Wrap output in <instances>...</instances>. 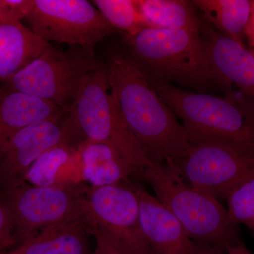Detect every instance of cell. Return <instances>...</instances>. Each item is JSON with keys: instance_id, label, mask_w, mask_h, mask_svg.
I'll return each mask as SVG.
<instances>
[{"instance_id": "cell-1", "label": "cell", "mask_w": 254, "mask_h": 254, "mask_svg": "<svg viewBox=\"0 0 254 254\" xmlns=\"http://www.w3.org/2000/svg\"><path fill=\"white\" fill-rule=\"evenodd\" d=\"M104 63L114 99L148 160L176 162L185 157L191 148L186 131L150 78L124 50L110 52Z\"/></svg>"}, {"instance_id": "cell-2", "label": "cell", "mask_w": 254, "mask_h": 254, "mask_svg": "<svg viewBox=\"0 0 254 254\" xmlns=\"http://www.w3.org/2000/svg\"><path fill=\"white\" fill-rule=\"evenodd\" d=\"M124 43V51L150 80L199 93L218 87L199 32L146 27Z\"/></svg>"}, {"instance_id": "cell-3", "label": "cell", "mask_w": 254, "mask_h": 254, "mask_svg": "<svg viewBox=\"0 0 254 254\" xmlns=\"http://www.w3.org/2000/svg\"><path fill=\"white\" fill-rule=\"evenodd\" d=\"M141 175L192 240L225 251L240 242L238 225L230 220L226 209L189 183L173 161H149Z\"/></svg>"}, {"instance_id": "cell-4", "label": "cell", "mask_w": 254, "mask_h": 254, "mask_svg": "<svg viewBox=\"0 0 254 254\" xmlns=\"http://www.w3.org/2000/svg\"><path fill=\"white\" fill-rule=\"evenodd\" d=\"M150 81L181 120L191 145L215 141L254 144V115L245 108L225 97Z\"/></svg>"}, {"instance_id": "cell-5", "label": "cell", "mask_w": 254, "mask_h": 254, "mask_svg": "<svg viewBox=\"0 0 254 254\" xmlns=\"http://www.w3.org/2000/svg\"><path fill=\"white\" fill-rule=\"evenodd\" d=\"M103 64L95 54L80 47L63 49L50 43L0 88L49 102L68 113L87 76Z\"/></svg>"}, {"instance_id": "cell-6", "label": "cell", "mask_w": 254, "mask_h": 254, "mask_svg": "<svg viewBox=\"0 0 254 254\" xmlns=\"http://www.w3.org/2000/svg\"><path fill=\"white\" fill-rule=\"evenodd\" d=\"M68 115L85 141L110 145L141 175L150 160L114 99L105 63L87 76Z\"/></svg>"}, {"instance_id": "cell-7", "label": "cell", "mask_w": 254, "mask_h": 254, "mask_svg": "<svg viewBox=\"0 0 254 254\" xmlns=\"http://www.w3.org/2000/svg\"><path fill=\"white\" fill-rule=\"evenodd\" d=\"M86 185L35 186L27 182L1 190L19 245L50 227L83 219Z\"/></svg>"}, {"instance_id": "cell-8", "label": "cell", "mask_w": 254, "mask_h": 254, "mask_svg": "<svg viewBox=\"0 0 254 254\" xmlns=\"http://www.w3.org/2000/svg\"><path fill=\"white\" fill-rule=\"evenodd\" d=\"M174 163L189 183L217 200H227L254 177V144L203 142L192 145L185 157Z\"/></svg>"}, {"instance_id": "cell-9", "label": "cell", "mask_w": 254, "mask_h": 254, "mask_svg": "<svg viewBox=\"0 0 254 254\" xmlns=\"http://www.w3.org/2000/svg\"><path fill=\"white\" fill-rule=\"evenodd\" d=\"M83 220L87 230H95L132 254H153L140 221L139 205L126 180L103 187H86Z\"/></svg>"}, {"instance_id": "cell-10", "label": "cell", "mask_w": 254, "mask_h": 254, "mask_svg": "<svg viewBox=\"0 0 254 254\" xmlns=\"http://www.w3.org/2000/svg\"><path fill=\"white\" fill-rule=\"evenodd\" d=\"M25 19L43 41L80 47L95 54L97 45L115 32L91 1L33 0Z\"/></svg>"}, {"instance_id": "cell-11", "label": "cell", "mask_w": 254, "mask_h": 254, "mask_svg": "<svg viewBox=\"0 0 254 254\" xmlns=\"http://www.w3.org/2000/svg\"><path fill=\"white\" fill-rule=\"evenodd\" d=\"M79 136L68 113L25 127L0 156V188L7 190L26 182L28 169L41 155L58 145L76 144Z\"/></svg>"}, {"instance_id": "cell-12", "label": "cell", "mask_w": 254, "mask_h": 254, "mask_svg": "<svg viewBox=\"0 0 254 254\" xmlns=\"http://www.w3.org/2000/svg\"><path fill=\"white\" fill-rule=\"evenodd\" d=\"M204 41L224 97L254 115V56L246 45L223 36L203 18Z\"/></svg>"}, {"instance_id": "cell-13", "label": "cell", "mask_w": 254, "mask_h": 254, "mask_svg": "<svg viewBox=\"0 0 254 254\" xmlns=\"http://www.w3.org/2000/svg\"><path fill=\"white\" fill-rule=\"evenodd\" d=\"M139 205L143 235L153 254H190L193 241L181 224L139 184L132 183Z\"/></svg>"}, {"instance_id": "cell-14", "label": "cell", "mask_w": 254, "mask_h": 254, "mask_svg": "<svg viewBox=\"0 0 254 254\" xmlns=\"http://www.w3.org/2000/svg\"><path fill=\"white\" fill-rule=\"evenodd\" d=\"M67 113L53 103L0 88V156L13 137L31 124Z\"/></svg>"}, {"instance_id": "cell-15", "label": "cell", "mask_w": 254, "mask_h": 254, "mask_svg": "<svg viewBox=\"0 0 254 254\" xmlns=\"http://www.w3.org/2000/svg\"><path fill=\"white\" fill-rule=\"evenodd\" d=\"M49 44L21 22L0 21V82L27 66Z\"/></svg>"}, {"instance_id": "cell-16", "label": "cell", "mask_w": 254, "mask_h": 254, "mask_svg": "<svg viewBox=\"0 0 254 254\" xmlns=\"http://www.w3.org/2000/svg\"><path fill=\"white\" fill-rule=\"evenodd\" d=\"M82 176L92 187L109 186L138 173L117 150L104 143L89 141L79 146Z\"/></svg>"}, {"instance_id": "cell-17", "label": "cell", "mask_w": 254, "mask_h": 254, "mask_svg": "<svg viewBox=\"0 0 254 254\" xmlns=\"http://www.w3.org/2000/svg\"><path fill=\"white\" fill-rule=\"evenodd\" d=\"M201 17L223 36L246 45L252 0H193ZM247 46V45H246Z\"/></svg>"}, {"instance_id": "cell-18", "label": "cell", "mask_w": 254, "mask_h": 254, "mask_svg": "<svg viewBox=\"0 0 254 254\" xmlns=\"http://www.w3.org/2000/svg\"><path fill=\"white\" fill-rule=\"evenodd\" d=\"M83 219L50 227L25 242L23 254H92Z\"/></svg>"}, {"instance_id": "cell-19", "label": "cell", "mask_w": 254, "mask_h": 254, "mask_svg": "<svg viewBox=\"0 0 254 254\" xmlns=\"http://www.w3.org/2000/svg\"><path fill=\"white\" fill-rule=\"evenodd\" d=\"M148 27L199 32L203 18L192 1L137 0Z\"/></svg>"}, {"instance_id": "cell-20", "label": "cell", "mask_w": 254, "mask_h": 254, "mask_svg": "<svg viewBox=\"0 0 254 254\" xmlns=\"http://www.w3.org/2000/svg\"><path fill=\"white\" fill-rule=\"evenodd\" d=\"M80 145L63 144L48 150L32 164L25 181L35 186L56 185L57 175L60 168L77 158Z\"/></svg>"}, {"instance_id": "cell-21", "label": "cell", "mask_w": 254, "mask_h": 254, "mask_svg": "<svg viewBox=\"0 0 254 254\" xmlns=\"http://www.w3.org/2000/svg\"><path fill=\"white\" fill-rule=\"evenodd\" d=\"M91 2L113 29L122 32L124 36L148 27L137 0H93Z\"/></svg>"}, {"instance_id": "cell-22", "label": "cell", "mask_w": 254, "mask_h": 254, "mask_svg": "<svg viewBox=\"0 0 254 254\" xmlns=\"http://www.w3.org/2000/svg\"><path fill=\"white\" fill-rule=\"evenodd\" d=\"M227 201L230 220L237 225L244 224L254 232V177L234 190Z\"/></svg>"}, {"instance_id": "cell-23", "label": "cell", "mask_w": 254, "mask_h": 254, "mask_svg": "<svg viewBox=\"0 0 254 254\" xmlns=\"http://www.w3.org/2000/svg\"><path fill=\"white\" fill-rule=\"evenodd\" d=\"M18 244L11 213L0 191V252H4Z\"/></svg>"}, {"instance_id": "cell-24", "label": "cell", "mask_w": 254, "mask_h": 254, "mask_svg": "<svg viewBox=\"0 0 254 254\" xmlns=\"http://www.w3.org/2000/svg\"><path fill=\"white\" fill-rule=\"evenodd\" d=\"M33 0H0V21L21 22L32 9Z\"/></svg>"}, {"instance_id": "cell-25", "label": "cell", "mask_w": 254, "mask_h": 254, "mask_svg": "<svg viewBox=\"0 0 254 254\" xmlns=\"http://www.w3.org/2000/svg\"><path fill=\"white\" fill-rule=\"evenodd\" d=\"M88 232L90 235L94 237L96 243L95 250L92 252V254H132L110 242L99 232L91 230H88Z\"/></svg>"}, {"instance_id": "cell-26", "label": "cell", "mask_w": 254, "mask_h": 254, "mask_svg": "<svg viewBox=\"0 0 254 254\" xmlns=\"http://www.w3.org/2000/svg\"><path fill=\"white\" fill-rule=\"evenodd\" d=\"M190 254H227L226 251L213 246L193 241V247Z\"/></svg>"}, {"instance_id": "cell-27", "label": "cell", "mask_w": 254, "mask_h": 254, "mask_svg": "<svg viewBox=\"0 0 254 254\" xmlns=\"http://www.w3.org/2000/svg\"><path fill=\"white\" fill-rule=\"evenodd\" d=\"M252 16L245 32V42H247L249 48L254 50V0H252Z\"/></svg>"}, {"instance_id": "cell-28", "label": "cell", "mask_w": 254, "mask_h": 254, "mask_svg": "<svg viewBox=\"0 0 254 254\" xmlns=\"http://www.w3.org/2000/svg\"><path fill=\"white\" fill-rule=\"evenodd\" d=\"M226 252L227 254H251L241 241L235 245L227 247Z\"/></svg>"}, {"instance_id": "cell-29", "label": "cell", "mask_w": 254, "mask_h": 254, "mask_svg": "<svg viewBox=\"0 0 254 254\" xmlns=\"http://www.w3.org/2000/svg\"><path fill=\"white\" fill-rule=\"evenodd\" d=\"M25 248H26V245L23 244V245L18 246L16 248L13 249L9 252H0V254H23Z\"/></svg>"}, {"instance_id": "cell-30", "label": "cell", "mask_w": 254, "mask_h": 254, "mask_svg": "<svg viewBox=\"0 0 254 254\" xmlns=\"http://www.w3.org/2000/svg\"><path fill=\"white\" fill-rule=\"evenodd\" d=\"M251 50V51L252 52V53H253V55H254V49H250Z\"/></svg>"}]
</instances>
